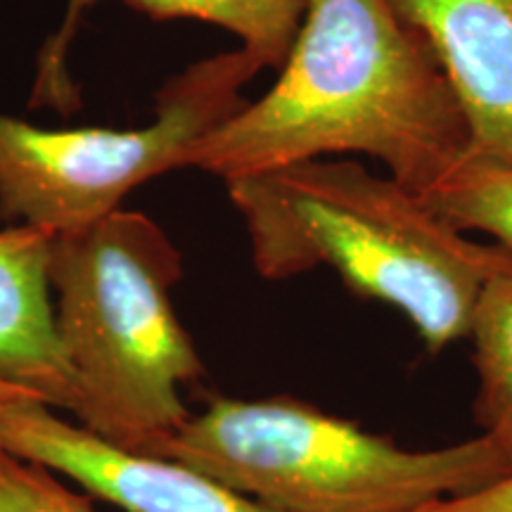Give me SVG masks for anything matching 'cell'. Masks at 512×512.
<instances>
[{
	"instance_id": "cell-7",
	"label": "cell",
	"mask_w": 512,
	"mask_h": 512,
	"mask_svg": "<svg viewBox=\"0 0 512 512\" xmlns=\"http://www.w3.org/2000/svg\"><path fill=\"white\" fill-rule=\"evenodd\" d=\"M463 107L472 155L512 169V0H392Z\"/></svg>"
},
{
	"instance_id": "cell-2",
	"label": "cell",
	"mask_w": 512,
	"mask_h": 512,
	"mask_svg": "<svg viewBox=\"0 0 512 512\" xmlns=\"http://www.w3.org/2000/svg\"><path fill=\"white\" fill-rule=\"evenodd\" d=\"M268 280L328 266L358 297L401 311L437 354L470 332L479 292L512 252L467 238L420 192L351 159H309L226 181Z\"/></svg>"
},
{
	"instance_id": "cell-14",
	"label": "cell",
	"mask_w": 512,
	"mask_h": 512,
	"mask_svg": "<svg viewBox=\"0 0 512 512\" xmlns=\"http://www.w3.org/2000/svg\"><path fill=\"white\" fill-rule=\"evenodd\" d=\"M31 401L43 403L36 394L27 392V389L15 387V384L0 380V403H31Z\"/></svg>"
},
{
	"instance_id": "cell-13",
	"label": "cell",
	"mask_w": 512,
	"mask_h": 512,
	"mask_svg": "<svg viewBox=\"0 0 512 512\" xmlns=\"http://www.w3.org/2000/svg\"><path fill=\"white\" fill-rule=\"evenodd\" d=\"M415 512H512V472L470 494L444 498Z\"/></svg>"
},
{
	"instance_id": "cell-5",
	"label": "cell",
	"mask_w": 512,
	"mask_h": 512,
	"mask_svg": "<svg viewBox=\"0 0 512 512\" xmlns=\"http://www.w3.org/2000/svg\"><path fill=\"white\" fill-rule=\"evenodd\" d=\"M259 72L242 48L195 62L159 91L157 119L126 131L0 114V219L64 233L112 214L138 185L183 169L190 145L247 105L240 91Z\"/></svg>"
},
{
	"instance_id": "cell-3",
	"label": "cell",
	"mask_w": 512,
	"mask_h": 512,
	"mask_svg": "<svg viewBox=\"0 0 512 512\" xmlns=\"http://www.w3.org/2000/svg\"><path fill=\"white\" fill-rule=\"evenodd\" d=\"M183 261L145 214L114 209L55 233V330L79 392L81 427L145 453L190 418L183 387L202 361L174 309Z\"/></svg>"
},
{
	"instance_id": "cell-9",
	"label": "cell",
	"mask_w": 512,
	"mask_h": 512,
	"mask_svg": "<svg viewBox=\"0 0 512 512\" xmlns=\"http://www.w3.org/2000/svg\"><path fill=\"white\" fill-rule=\"evenodd\" d=\"M100 0H69L62 27L50 36L38 57V76L31 105H55L67 114L79 105L67 76V53L83 12ZM152 19H197L216 24L242 41L256 62L280 69L287 60L309 0H124Z\"/></svg>"
},
{
	"instance_id": "cell-11",
	"label": "cell",
	"mask_w": 512,
	"mask_h": 512,
	"mask_svg": "<svg viewBox=\"0 0 512 512\" xmlns=\"http://www.w3.org/2000/svg\"><path fill=\"white\" fill-rule=\"evenodd\" d=\"M432 209L465 233L489 235L512 252V169L467 157L422 195Z\"/></svg>"
},
{
	"instance_id": "cell-12",
	"label": "cell",
	"mask_w": 512,
	"mask_h": 512,
	"mask_svg": "<svg viewBox=\"0 0 512 512\" xmlns=\"http://www.w3.org/2000/svg\"><path fill=\"white\" fill-rule=\"evenodd\" d=\"M0 512H95L53 467L0 448Z\"/></svg>"
},
{
	"instance_id": "cell-10",
	"label": "cell",
	"mask_w": 512,
	"mask_h": 512,
	"mask_svg": "<svg viewBox=\"0 0 512 512\" xmlns=\"http://www.w3.org/2000/svg\"><path fill=\"white\" fill-rule=\"evenodd\" d=\"M467 337L479 377L477 422L512 456V266L479 292Z\"/></svg>"
},
{
	"instance_id": "cell-4",
	"label": "cell",
	"mask_w": 512,
	"mask_h": 512,
	"mask_svg": "<svg viewBox=\"0 0 512 512\" xmlns=\"http://www.w3.org/2000/svg\"><path fill=\"white\" fill-rule=\"evenodd\" d=\"M145 453L275 512H415L512 472L510 453L486 434L413 451L290 396H221Z\"/></svg>"
},
{
	"instance_id": "cell-1",
	"label": "cell",
	"mask_w": 512,
	"mask_h": 512,
	"mask_svg": "<svg viewBox=\"0 0 512 512\" xmlns=\"http://www.w3.org/2000/svg\"><path fill=\"white\" fill-rule=\"evenodd\" d=\"M368 155L425 195L472 155L465 112L427 38L392 0H309L278 81L190 145L223 181Z\"/></svg>"
},
{
	"instance_id": "cell-8",
	"label": "cell",
	"mask_w": 512,
	"mask_h": 512,
	"mask_svg": "<svg viewBox=\"0 0 512 512\" xmlns=\"http://www.w3.org/2000/svg\"><path fill=\"white\" fill-rule=\"evenodd\" d=\"M55 230H0V380L76 415L79 392L55 330L48 261Z\"/></svg>"
},
{
	"instance_id": "cell-6",
	"label": "cell",
	"mask_w": 512,
	"mask_h": 512,
	"mask_svg": "<svg viewBox=\"0 0 512 512\" xmlns=\"http://www.w3.org/2000/svg\"><path fill=\"white\" fill-rule=\"evenodd\" d=\"M0 448L53 467L126 512H275L195 467L128 451L46 403H0Z\"/></svg>"
}]
</instances>
